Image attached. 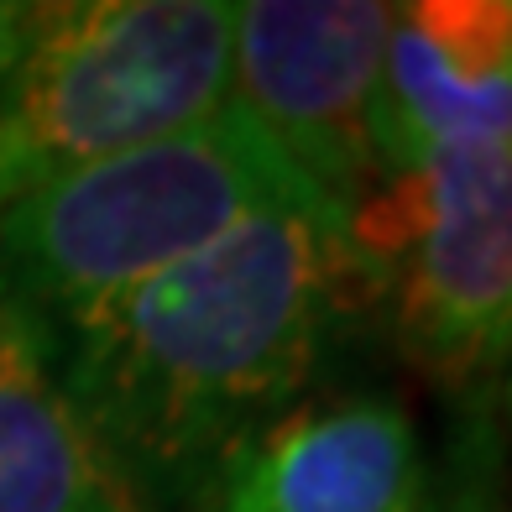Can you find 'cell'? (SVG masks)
Wrapping results in <instances>:
<instances>
[{
	"label": "cell",
	"mask_w": 512,
	"mask_h": 512,
	"mask_svg": "<svg viewBox=\"0 0 512 512\" xmlns=\"http://www.w3.org/2000/svg\"><path fill=\"white\" fill-rule=\"evenodd\" d=\"M0 512H157L63 392L42 324L0 304Z\"/></svg>",
	"instance_id": "cell-8"
},
{
	"label": "cell",
	"mask_w": 512,
	"mask_h": 512,
	"mask_svg": "<svg viewBox=\"0 0 512 512\" xmlns=\"http://www.w3.org/2000/svg\"><path fill=\"white\" fill-rule=\"evenodd\" d=\"M392 6L382 0H251L230 32V95L304 189L351 215L382 178L377 79Z\"/></svg>",
	"instance_id": "cell-5"
},
{
	"label": "cell",
	"mask_w": 512,
	"mask_h": 512,
	"mask_svg": "<svg viewBox=\"0 0 512 512\" xmlns=\"http://www.w3.org/2000/svg\"><path fill=\"white\" fill-rule=\"evenodd\" d=\"M345 246L408 361L445 382L512 361V147L382 173L345 215Z\"/></svg>",
	"instance_id": "cell-4"
},
{
	"label": "cell",
	"mask_w": 512,
	"mask_h": 512,
	"mask_svg": "<svg viewBox=\"0 0 512 512\" xmlns=\"http://www.w3.org/2000/svg\"><path fill=\"white\" fill-rule=\"evenodd\" d=\"M413 418L387 398L283 408L209 476V512H418Z\"/></svg>",
	"instance_id": "cell-7"
},
{
	"label": "cell",
	"mask_w": 512,
	"mask_h": 512,
	"mask_svg": "<svg viewBox=\"0 0 512 512\" xmlns=\"http://www.w3.org/2000/svg\"><path fill=\"white\" fill-rule=\"evenodd\" d=\"M356 304L345 215L298 199L42 335L63 392L157 507L199 497L288 408Z\"/></svg>",
	"instance_id": "cell-1"
},
{
	"label": "cell",
	"mask_w": 512,
	"mask_h": 512,
	"mask_svg": "<svg viewBox=\"0 0 512 512\" xmlns=\"http://www.w3.org/2000/svg\"><path fill=\"white\" fill-rule=\"evenodd\" d=\"M298 199L314 194L225 105L178 136L0 204V304L48 330Z\"/></svg>",
	"instance_id": "cell-2"
},
{
	"label": "cell",
	"mask_w": 512,
	"mask_h": 512,
	"mask_svg": "<svg viewBox=\"0 0 512 512\" xmlns=\"http://www.w3.org/2000/svg\"><path fill=\"white\" fill-rule=\"evenodd\" d=\"M230 32L225 0L42 6L0 84V204L220 115Z\"/></svg>",
	"instance_id": "cell-3"
},
{
	"label": "cell",
	"mask_w": 512,
	"mask_h": 512,
	"mask_svg": "<svg viewBox=\"0 0 512 512\" xmlns=\"http://www.w3.org/2000/svg\"><path fill=\"white\" fill-rule=\"evenodd\" d=\"M507 413H512V377H507Z\"/></svg>",
	"instance_id": "cell-10"
},
{
	"label": "cell",
	"mask_w": 512,
	"mask_h": 512,
	"mask_svg": "<svg viewBox=\"0 0 512 512\" xmlns=\"http://www.w3.org/2000/svg\"><path fill=\"white\" fill-rule=\"evenodd\" d=\"M37 11L42 6H27V0H0V84L27 53V42L37 32Z\"/></svg>",
	"instance_id": "cell-9"
},
{
	"label": "cell",
	"mask_w": 512,
	"mask_h": 512,
	"mask_svg": "<svg viewBox=\"0 0 512 512\" xmlns=\"http://www.w3.org/2000/svg\"><path fill=\"white\" fill-rule=\"evenodd\" d=\"M371 136L382 173L460 147H512V0L392 6Z\"/></svg>",
	"instance_id": "cell-6"
}]
</instances>
